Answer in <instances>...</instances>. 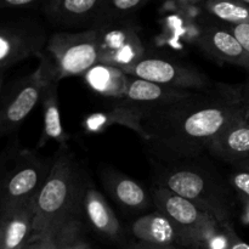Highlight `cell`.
<instances>
[{
  "label": "cell",
  "mask_w": 249,
  "mask_h": 249,
  "mask_svg": "<svg viewBox=\"0 0 249 249\" xmlns=\"http://www.w3.org/2000/svg\"><path fill=\"white\" fill-rule=\"evenodd\" d=\"M195 44L220 62L249 70V53L224 24L203 26L195 38Z\"/></svg>",
  "instance_id": "7c38bea8"
},
{
  "label": "cell",
  "mask_w": 249,
  "mask_h": 249,
  "mask_svg": "<svg viewBox=\"0 0 249 249\" xmlns=\"http://www.w3.org/2000/svg\"><path fill=\"white\" fill-rule=\"evenodd\" d=\"M99 63L123 71L145 56L135 21H102L92 27Z\"/></svg>",
  "instance_id": "9c48e42d"
},
{
  "label": "cell",
  "mask_w": 249,
  "mask_h": 249,
  "mask_svg": "<svg viewBox=\"0 0 249 249\" xmlns=\"http://www.w3.org/2000/svg\"><path fill=\"white\" fill-rule=\"evenodd\" d=\"M27 248H28V243H27L26 246H23V247H21V248H18V249H27Z\"/></svg>",
  "instance_id": "8d00e7d4"
},
{
  "label": "cell",
  "mask_w": 249,
  "mask_h": 249,
  "mask_svg": "<svg viewBox=\"0 0 249 249\" xmlns=\"http://www.w3.org/2000/svg\"><path fill=\"white\" fill-rule=\"evenodd\" d=\"M249 53V24H224Z\"/></svg>",
  "instance_id": "4316f807"
},
{
  "label": "cell",
  "mask_w": 249,
  "mask_h": 249,
  "mask_svg": "<svg viewBox=\"0 0 249 249\" xmlns=\"http://www.w3.org/2000/svg\"><path fill=\"white\" fill-rule=\"evenodd\" d=\"M4 74L5 73H0V96H1L2 89H4Z\"/></svg>",
  "instance_id": "836d02e7"
},
{
  "label": "cell",
  "mask_w": 249,
  "mask_h": 249,
  "mask_svg": "<svg viewBox=\"0 0 249 249\" xmlns=\"http://www.w3.org/2000/svg\"><path fill=\"white\" fill-rule=\"evenodd\" d=\"M84 82L100 96L109 97L119 101L124 97L130 75L124 71L112 66L97 63L84 75Z\"/></svg>",
  "instance_id": "ffe728a7"
},
{
  "label": "cell",
  "mask_w": 249,
  "mask_h": 249,
  "mask_svg": "<svg viewBox=\"0 0 249 249\" xmlns=\"http://www.w3.org/2000/svg\"><path fill=\"white\" fill-rule=\"evenodd\" d=\"M236 169L238 170H246V172H249V160H245V162L240 163V164L235 165Z\"/></svg>",
  "instance_id": "1f68e13d"
},
{
  "label": "cell",
  "mask_w": 249,
  "mask_h": 249,
  "mask_svg": "<svg viewBox=\"0 0 249 249\" xmlns=\"http://www.w3.org/2000/svg\"><path fill=\"white\" fill-rule=\"evenodd\" d=\"M88 185L87 174L75 156L67 146H60L50 173L34 198L36 219L31 238L39 237L65 219L80 215Z\"/></svg>",
  "instance_id": "7a4b0ae2"
},
{
  "label": "cell",
  "mask_w": 249,
  "mask_h": 249,
  "mask_svg": "<svg viewBox=\"0 0 249 249\" xmlns=\"http://www.w3.org/2000/svg\"><path fill=\"white\" fill-rule=\"evenodd\" d=\"M157 185L213 215L223 228L233 226V190L230 184H224L218 175L198 165H170L160 173Z\"/></svg>",
  "instance_id": "3957f363"
},
{
  "label": "cell",
  "mask_w": 249,
  "mask_h": 249,
  "mask_svg": "<svg viewBox=\"0 0 249 249\" xmlns=\"http://www.w3.org/2000/svg\"><path fill=\"white\" fill-rule=\"evenodd\" d=\"M130 249H175L174 247H160V246H153V245H147V243H142L140 245H136Z\"/></svg>",
  "instance_id": "4dcf8cb0"
},
{
  "label": "cell",
  "mask_w": 249,
  "mask_h": 249,
  "mask_svg": "<svg viewBox=\"0 0 249 249\" xmlns=\"http://www.w3.org/2000/svg\"><path fill=\"white\" fill-rule=\"evenodd\" d=\"M83 213L96 232L109 240L121 236V223L99 190L88 185L83 197Z\"/></svg>",
  "instance_id": "2e32d148"
},
{
  "label": "cell",
  "mask_w": 249,
  "mask_h": 249,
  "mask_svg": "<svg viewBox=\"0 0 249 249\" xmlns=\"http://www.w3.org/2000/svg\"><path fill=\"white\" fill-rule=\"evenodd\" d=\"M43 1L38 0H0V14L40 10Z\"/></svg>",
  "instance_id": "484cf974"
},
{
  "label": "cell",
  "mask_w": 249,
  "mask_h": 249,
  "mask_svg": "<svg viewBox=\"0 0 249 249\" xmlns=\"http://www.w3.org/2000/svg\"><path fill=\"white\" fill-rule=\"evenodd\" d=\"M229 184L242 202H249V172L236 170L229 177Z\"/></svg>",
  "instance_id": "d4e9b609"
},
{
  "label": "cell",
  "mask_w": 249,
  "mask_h": 249,
  "mask_svg": "<svg viewBox=\"0 0 249 249\" xmlns=\"http://www.w3.org/2000/svg\"><path fill=\"white\" fill-rule=\"evenodd\" d=\"M105 189L112 198L130 211H142L150 206V196L134 179L113 169H107L101 175Z\"/></svg>",
  "instance_id": "ac0fdd59"
},
{
  "label": "cell",
  "mask_w": 249,
  "mask_h": 249,
  "mask_svg": "<svg viewBox=\"0 0 249 249\" xmlns=\"http://www.w3.org/2000/svg\"><path fill=\"white\" fill-rule=\"evenodd\" d=\"M133 235L142 243L160 247L179 245V237L172 221L160 211L136 219L131 225Z\"/></svg>",
  "instance_id": "d6986e66"
},
{
  "label": "cell",
  "mask_w": 249,
  "mask_h": 249,
  "mask_svg": "<svg viewBox=\"0 0 249 249\" xmlns=\"http://www.w3.org/2000/svg\"><path fill=\"white\" fill-rule=\"evenodd\" d=\"M238 89H240L241 96H242L243 101H245L246 104H249V78L245 83L238 85Z\"/></svg>",
  "instance_id": "f546056e"
},
{
  "label": "cell",
  "mask_w": 249,
  "mask_h": 249,
  "mask_svg": "<svg viewBox=\"0 0 249 249\" xmlns=\"http://www.w3.org/2000/svg\"><path fill=\"white\" fill-rule=\"evenodd\" d=\"M36 206L34 198L5 216H0V249H18L33 235Z\"/></svg>",
  "instance_id": "9a60e30c"
},
{
  "label": "cell",
  "mask_w": 249,
  "mask_h": 249,
  "mask_svg": "<svg viewBox=\"0 0 249 249\" xmlns=\"http://www.w3.org/2000/svg\"><path fill=\"white\" fill-rule=\"evenodd\" d=\"M1 179H2V175H0V190H1Z\"/></svg>",
  "instance_id": "74e56055"
},
{
  "label": "cell",
  "mask_w": 249,
  "mask_h": 249,
  "mask_svg": "<svg viewBox=\"0 0 249 249\" xmlns=\"http://www.w3.org/2000/svg\"><path fill=\"white\" fill-rule=\"evenodd\" d=\"M147 4V0H101L97 23L102 21H134L135 14Z\"/></svg>",
  "instance_id": "cb8c5ba5"
},
{
  "label": "cell",
  "mask_w": 249,
  "mask_h": 249,
  "mask_svg": "<svg viewBox=\"0 0 249 249\" xmlns=\"http://www.w3.org/2000/svg\"><path fill=\"white\" fill-rule=\"evenodd\" d=\"M247 106H246V111H245V114H243V119H245L246 122L249 124V104H246Z\"/></svg>",
  "instance_id": "d6a6232c"
},
{
  "label": "cell",
  "mask_w": 249,
  "mask_h": 249,
  "mask_svg": "<svg viewBox=\"0 0 249 249\" xmlns=\"http://www.w3.org/2000/svg\"><path fill=\"white\" fill-rule=\"evenodd\" d=\"M152 199L157 211L174 225L180 246L189 249H228V231L213 215L160 185L153 187Z\"/></svg>",
  "instance_id": "277c9868"
},
{
  "label": "cell",
  "mask_w": 249,
  "mask_h": 249,
  "mask_svg": "<svg viewBox=\"0 0 249 249\" xmlns=\"http://www.w3.org/2000/svg\"><path fill=\"white\" fill-rule=\"evenodd\" d=\"M50 82L36 68L27 77L16 80L6 94L0 96V136L16 130L41 101L44 90Z\"/></svg>",
  "instance_id": "30bf717a"
},
{
  "label": "cell",
  "mask_w": 249,
  "mask_h": 249,
  "mask_svg": "<svg viewBox=\"0 0 249 249\" xmlns=\"http://www.w3.org/2000/svg\"><path fill=\"white\" fill-rule=\"evenodd\" d=\"M246 102L238 85L218 84L180 101L146 112L143 140L162 157H198L229 125L242 118Z\"/></svg>",
  "instance_id": "6da1fadb"
},
{
  "label": "cell",
  "mask_w": 249,
  "mask_h": 249,
  "mask_svg": "<svg viewBox=\"0 0 249 249\" xmlns=\"http://www.w3.org/2000/svg\"><path fill=\"white\" fill-rule=\"evenodd\" d=\"M48 231L53 233L55 249H91L85 238V225L80 215L65 219Z\"/></svg>",
  "instance_id": "7402d4cb"
},
{
  "label": "cell",
  "mask_w": 249,
  "mask_h": 249,
  "mask_svg": "<svg viewBox=\"0 0 249 249\" xmlns=\"http://www.w3.org/2000/svg\"><path fill=\"white\" fill-rule=\"evenodd\" d=\"M203 9L224 24H249V6L242 0H209L204 2Z\"/></svg>",
  "instance_id": "603a6c76"
},
{
  "label": "cell",
  "mask_w": 249,
  "mask_h": 249,
  "mask_svg": "<svg viewBox=\"0 0 249 249\" xmlns=\"http://www.w3.org/2000/svg\"><path fill=\"white\" fill-rule=\"evenodd\" d=\"M195 92L198 91L174 89V88L164 87V85L130 77L125 95L122 100L142 107L146 112H148L156 107L164 106V105L186 99Z\"/></svg>",
  "instance_id": "4fadbf2b"
},
{
  "label": "cell",
  "mask_w": 249,
  "mask_h": 249,
  "mask_svg": "<svg viewBox=\"0 0 249 249\" xmlns=\"http://www.w3.org/2000/svg\"><path fill=\"white\" fill-rule=\"evenodd\" d=\"M243 203H245L246 218H247V221H249V202H243Z\"/></svg>",
  "instance_id": "e575fe53"
},
{
  "label": "cell",
  "mask_w": 249,
  "mask_h": 249,
  "mask_svg": "<svg viewBox=\"0 0 249 249\" xmlns=\"http://www.w3.org/2000/svg\"><path fill=\"white\" fill-rule=\"evenodd\" d=\"M41 105H43L44 125L38 147H43L46 142L51 140L56 141L61 146H67L70 136L66 133L61 123L57 83L50 82L46 85L43 97H41Z\"/></svg>",
  "instance_id": "44dd1931"
},
{
  "label": "cell",
  "mask_w": 249,
  "mask_h": 249,
  "mask_svg": "<svg viewBox=\"0 0 249 249\" xmlns=\"http://www.w3.org/2000/svg\"><path fill=\"white\" fill-rule=\"evenodd\" d=\"M27 249H55V237L51 231L36 238H31Z\"/></svg>",
  "instance_id": "83f0119b"
},
{
  "label": "cell",
  "mask_w": 249,
  "mask_h": 249,
  "mask_svg": "<svg viewBox=\"0 0 249 249\" xmlns=\"http://www.w3.org/2000/svg\"><path fill=\"white\" fill-rule=\"evenodd\" d=\"M40 18L26 11L0 14V73L29 57H39L49 40Z\"/></svg>",
  "instance_id": "8992f818"
},
{
  "label": "cell",
  "mask_w": 249,
  "mask_h": 249,
  "mask_svg": "<svg viewBox=\"0 0 249 249\" xmlns=\"http://www.w3.org/2000/svg\"><path fill=\"white\" fill-rule=\"evenodd\" d=\"M53 160H46L34 152L24 151L16 164L1 179L0 190V216H5L23 206L36 194L50 173Z\"/></svg>",
  "instance_id": "52a82bcc"
},
{
  "label": "cell",
  "mask_w": 249,
  "mask_h": 249,
  "mask_svg": "<svg viewBox=\"0 0 249 249\" xmlns=\"http://www.w3.org/2000/svg\"><path fill=\"white\" fill-rule=\"evenodd\" d=\"M229 236V246L228 249H249V245L245 241L241 240L235 231V226H229L225 228Z\"/></svg>",
  "instance_id": "f1b7e54d"
},
{
  "label": "cell",
  "mask_w": 249,
  "mask_h": 249,
  "mask_svg": "<svg viewBox=\"0 0 249 249\" xmlns=\"http://www.w3.org/2000/svg\"><path fill=\"white\" fill-rule=\"evenodd\" d=\"M123 71L130 77L189 91H206L216 84L198 68L163 56L145 55Z\"/></svg>",
  "instance_id": "ba28073f"
},
{
  "label": "cell",
  "mask_w": 249,
  "mask_h": 249,
  "mask_svg": "<svg viewBox=\"0 0 249 249\" xmlns=\"http://www.w3.org/2000/svg\"><path fill=\"white\" fill-rule=\"evenodd\" d=\"M101 0H51L43 1L40 11L53 27L91 29L99 22Z\"/></svg>",
  "instance_id": "8fae6325"
},
{
  "label": "cell",
  "mask_w": 249,
  "mask_h": 249,
  "mask_svg": "<svg viewBox=\"0 0 249 249\" xmlns=\"http://www.w3.org/2000/svg\"><path fill=\"white\" fill-rule=\"evenodd\" d=\"M208 152L233 167L249 160V124L243 117L229 125L214 140Z\"/></svg>",
  "instance_id": "5bb4252c"
},
{
  "label": "cell",
  "mask_w": 249,
  "mask_h": 249,
  "mask_svg": "<svg viewBox=\"0 0 249 249\" xmlns=\"http://www.w3.org/2000/svg\"><path fill=\"white\" fill-rule=\"evenodd\" d=\"M242 1H243V2H245V4H246V5H248V6H249V0H242Z\"/></svg>",
  "instance_id": "d590c367"
},
{
  "label": "cell",
  "mask_w": 249,
  "mask_h": 249,
  "mask_svg": "<svg viewBox=\"0 0 249 249\" xmlns=\"http://www.w3.org/2000/svg\"><path fill=\"white\" fill-rule=\"evenodd\" d=\"M145 109L140 106L126 102L124 100L116 101V104L106 112L94 113L88 116L84 121V128L89 131H100L101 129L111 125H122L135 131L141 139H143V129L141 125Z\"/></svg>",
  "instance_id": "e0dca14e"
},
{
  "label": "cell",
  "mask_w": 249,
  "mask_h": 249,
  "mask_svg": "<svg viewBox=\"0 0 249 249\" xmlns=\"http://www.w3.org/2000/svg\"><path fill=\"white\" fill-rule=\"evenodd\" d=\"M38 67L48 82L74 75H84L99 63L96 36L92 29L78 32L60 31L50 36L39 56Z\"/></svg>",
  "instance_id": "5b68a950"
}]
</instances>
